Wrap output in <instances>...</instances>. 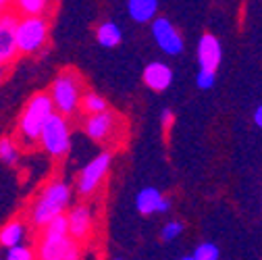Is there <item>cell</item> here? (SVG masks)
I'll return each instance as SVG.
<instances>
[{
	"label": "cell",
	"instance_id": "obj_1",
	"mask_svg": "<svg viewBox=\"0 0 262 260\" xmlns=\"http://www.w3.org/2000/svg\"><path fill=\"white\" fill-rule=\"evenodd\" d=\"M71 202V187L64 179H52L46 187L36 196L34 204L29 210V221L34 227L42 229V227L54 219L56 214H64L67 206Z\"/></svg>",
	"mask_w": 262,
	"mask_h": 260
},
{
	"label": "cell",
	"instance_id": "obj_2",
	"mask_svg": "<svg viewBox=\"0 0 262 260\" xmlns=\"http://www.w3.org/2000/svg\"><path fill=\"white\" fill-rule=\"evenodd\" d=\"M54 113V104L48 92H38L27 100V104L23 106L19 121H17V138L31 146L38 144V136L42 132V127L46 123V119Z\"/></svg>",
	"mask_w": 262,
	"mask_h": 260
},
{
	"label": "cell",
	"instance_id": "obj_3",
	"mask_svg": "<svg viewBox=\"0 0 262 260\" xmlns=\"http://www.w3.org/2000/svg\"><path fill=\"white\" fill-rule=\"evenodd\" d=\"M50 98L54 104V111L64 115V117H71L77 113L79 109V100H81V94H83V83H81V75L73 69L67 71H60L54 81L50 83Z\"/></svg>",
	"mask_w": 262,
	"mask_h": 260
},
{
	"label": "cell",
	"instance_id": "obj_4",
	"mask_svg": "<svg viewBox=\"0 0 262 260\" xmlns=\"http://www.w3.org/2000/svg\"><path fill=\"white\" fill-rule=\"evenodd\" d=\"M50 36V25L44 15H19L15 40L19 54H38L46 44Z\"/></svg>",
	"mask_w": 262,
	"mask_h": 260
},
{
	"label": "cell",
	"instance_id": "obj_5",
	"mask_svg": "<svg viewBox=\"0 0 262 260\" xmlns=\"http://www.w3.org/2000/svg\"><path fill=\"white\" fill-rule=\"evenodd\" d=\"M38 144L52 158H62L67 154L71 148V129H69L67 117L54 111L42 127V132L38 136Z\"/></svg>",
	"mask_w": 262,
	"mask_h": 260
},
{
	"label": "cell",
	"instance_id": "obj_6",
	"mask_svg": "<svg viewBox=\"0 0 262 260\" xmlns=\"http://www.w3.org/2000/svg\"><path fill=\"white\" fill-rule=\"evenodd\" d=\"M36 258L40 260H77L79 242L71 235H42L36 248Z\"/></svg>",
	"mask_w": 262,
	"mask_h": 260
},
{
	"label": "cell",
	"instance_id": "obj_7",
	"mask_svg": "<svg viewBox=\"0 0 262 260\" xmlns=\"http://www.w3.org/2000/svg\"><path fill=\"white\" fill-rule=\"evenodd\" d=\"M17 21H19V13L13 7L0 11V64H5V67H11L21 56L15 40Z\"/></svg>",
	"mask_w": 262,
	"mask_h": 260
},
{
	"label": "cell",
	"instance_id": "obj_8",
	"mask_svg": "<svg viewBox=\"0 0 262 260\" xmlns=\"http://www.w3.org/2000/svg\"><path fill=\"white\" fill-rule=\"evenodd\" d=\"M111 162H113V156L108 152H100L81 169L79 179H77V189L81 196H90V193H94L100 187V183L104 181V177L111 169Z\"/></svg>",
	"mask_w": 262,
	"mask_h": 260
},
{
	"label": "cell",
	"instance_id": "obj_9",
	"mask_svg": "<svg viewBox=\"0 0 262 260\" xmlns=\"http://www.w3.org/2000/svg\"><path fill=\"white\" fill-rule=\"evenodd\" d=\"M150 23H152V36H154V42L158 44V48L165 54L179 56L183 52L185 44H183L181 34L175 29V25L167 17H154Z\"/></svg>",
	"mask_w": 262,
	"mask_h": 260
},
{
	"label": "cell",
	"instance_id": "obj_10",
	"mask_svg": "<svg viewBox=\"0 0 262 260\" xmlns=\"http://www.w3.org/2000/svg\"><path fill=\"white\" fill-rule=\"evenodd\" d=\"M115 123H117V117L108 111L94 113L85 121V134H88V138H92L96 142H106L113 138Z\"/></svg>",
	"mask_w": 262,
	"mask_h": 260
},
{
	"label": "cell",
	"instance_id": "obj_11",
	"mask_svg": "<svg viewBox=\"0 0 262 260\" xmlns=\"http://www.w3.org/2000/svg\"><path fill=\"white\" fill-rule=\"evenodd\" d=\"M64 216H67V229H69V235H71L73 240L81 242V240H85V237L90 235L92 223H94L90 206L79 204V206L71 208Z\"/></svg>",
	"mask_w": 262,
	"mask_h": 260
},
{
	"label": "cell",
	"instance_id": "obj_12",
	"mask_svg": "<svg viewBox=\"0 0 262 260\" xmlns=\"http://www.w3.org/2000/svg\"><path fill=\"white\" fill-rule=\"evenodd\" d=\"M144 83L154 92H165L173 83V71L169 64L154 60L144 69Z\"/></svg>",
	"mask_w": 262,
	"mask_h": 260
},
{
	"label": "cell",
	"instance_id": "obj_13",
	"mask_svg": "<svg viewBox=\"0 0 262 260\" xmlns=\"http://www.w3.org/2000/svg\"><path fill=\"white\" fill-rule=\"evenodd\" d=\"M221 56H223L221 42L212 34H204L198 42V62H200V67L216 71V67L221 64Z\"/></svg>",
	"mask_w": 262,
	"mask_h": 260
},
{
	"label": "cell",
	"instance_id": "obj_14",
	"mask_svg": "<svg viewBox=\"0 0 262 260\" xmlns=\"http://www.w3.org/2000/svg\"><path fill=\"white\" fill-rule=\"evenodd\" d=\"M127 13L136 23H150L158 13V0H127Z\"/></svg>",
	"mask_w": 262,
	"mask_h": 260
},
{
	"label": "cell",
	"instance_id": "obj_15",
	"mask_svg": "<svg viewBox=\"0 0 262 260\" xmlns=\"http://www.w3.org/2000/svg\"><path fill=\"white\" fill-rule=\"evenodd\" d=\"M25 235H27L25 223L19 221V219H13L7 225L0 227V248L7 250L11 246H15V244H21L25 240Z\"/></svg>",
	"mask_w": 262,
	"mask_h": 260
},
{
	"label": "cell",
	"instance_id": "obj_16",
	"mask_svg": "<svg viewBox=\"0 0 262 260\" xmlns=\"http://www.w3.org/2000/svg\"><path fill=\"white\" fill-rule=\"evenodd\" d=\"M162 200V193L156 187H144L138 196H136V208L140 214L150 216L154 212H158V204Z\"/></svg>",
	"mask_w": 262,
	"mask_h": 260
},
{
	"label": "cell",
	"instance_id": "obj_17",
	"mask_svg": "<svg viewBox=\"0 0 262 260\" xmlns=\"http://www.w3.org/2000/svg\"><path fill=\"white\" fill-rule=\"evenodd\" d=\"M121 38H123V31L113 21H104V23L98 25V29H96V40H98V44H100L102 48H115V46H119L121 44Z\"/></svg>",
	"mask_w": 262,
	"mask_h": 260
},
{
	"label": "cell",
	"instance_id": "obj_18",
	"mask_svg": "<svg viewBox=\"0 0 262 260\" xmlns=\"http://www.w3.org/2000/svg\"><path fill=\"white\" fill-rule=\"evenodd\" d=\"M19 158H21V148H19L17 140H13L9 136L0 138V160L9 167H15L19 162Z\"/></svg>",
	"mask_w": 262,
	"mask_h": 260
},
{
	"label": "cell",
	"instance_id": "obj_19",
	"mask_svg": "<svg viewBox=\"0 0 262 260\" xmlns=\"http://www.w3.org/2000/svg\"><path fill=\"white\" fill-rule=\"evenodd\" d=\"M50 0H11V7L19 15H46Z\"/></svg>",
	"mask_w": 262,
	"mask_h": 260
},
{
	"label": "cell",
	"instance_id": "obj_20",
	"mask_svg": "<svg viewBox=\"0 0 262 260\" xmlns=\"http://www.w3.org/2000/svg\"><path fill=\"white\" fill-rule=\"evenodd\" d=\"M79 106H81L88 115H94V113L106 111V100L102 98L100 94H96V92H83V94H81V100H79Z\"/></svg>",
	"mask_w": 262,
	"mask_h": 260
},
{
	"label": "cell",
	"instance_id": "obj_21",
	"mask_svg": "<svg viewBox=\"0 0 262 260\" xmlns=\"http://www.w3.org/2000/svg\"><path fill=\"white\" fill-rule=\"evenodd\" d=\"M5 256H7V260H34L36 258V248H31V246L21 242V244H15V246L7 248Z\"/></svg>",
	"mask_w": 262,
	"mask_h": 260
},
{
	"label": "cell",
	"instance_id": "obj_22",
	"mask_svg": "<svg viewBox=\"0 0 262 260\" xmlns=\"http://www.w3.org/2000/svg\"><path fill=\"white\" fill-rule=\"evenodd\" d=\"M219 256H221L219 246H214V244H200L198 248H195L193 254L183 256V260H216Z\"/></svg>",
	"mask_w": 262,
	"mask_h": 260
},
{
	"label": "cell",
	"instance_id": "obj_23",
	"mask_svg": "<svg viewBox=\"0 0 262 260\" xmlns=\"http://www.w3.org/2000/svg\"><path fill=\"white\" fill-rule=\"evenodd\" d=\"M214 83H216V71L200 67L198 75H195V85H198L200 90H212Z\"/></svg>",
	"mask_w": 262,
	"mask_h": 260
},
{
	"label": "cell",
	"instance_id": "obj_24",
	"mask_svg": "<svg viewBox=\"0 0 262 260\" xmlns=\"http://www.w3.org/2000/svg\"><path fill=\"white\" fill-rule=\"evenodd\" d=\"M181 231H183V223L171 221V223H167L165 227H162L160 240H162V242H173V240H177V237L181 235Z\"/></svg>",
	"mask_w": 262,
	"mask_h": 260
},
{
	"label": "cell",
	"instance_id": "obj_25",
	"mask_svg": "<svg viewBox=\"0 0 262 260\" xmlns=\"http://www.w3.org/2000/svg\"><path fill=\"white\" fill-rule=\"evenodd\" d=\"M254 123H256V125L262 129V104H260V106L254 111Z\"/></svg>",
	"mask_w": 262,
	"mask_h": 260
},
{
	"label": "cell",
	"instance_id": "obj_26",
	"mask_svg": "<svg viewBox=\"0 0 262 260\" xmlns=\"http://www.w3.org/2000/svg\"><path fill=\"white\" fill-rule=\"evenodd\" d=\"M162 121H165L167 125H169V123L173 121V113H171L169 109H165V111H162Z\"/></svg>",
	"mask_w": 262,
	"mask_h": 260
},
{
	"label": "cell",
	"instance_id": "obj_27",
	"mask_svg": "<svg viewBox=\"0 0 262 260\" xmlns=\"http://www.w3.org/2000/svg\"><path fill=\"white\" fill-rule=\"evenodd\" d=\"M5 73H7V67L5 64H0V83H3V79H5Z\"/></svg>",
	"mask_w": 262,
	"mask_h": 260
},
{
	"label": "cell",
	"instance_id": "obj_28",
	"mask_svg": "<svg viewBox=\"0 0 262 260\" xmlns=\"http://www.w3.org/2000/svg\"><path fill=\"white\" fill-rule=\"evenodd\" d=\"M7 7H11V0H0V11L7 9Z\"/></svg>",
	"mask_w": 262,
	"mask_h": 260
}]
</instances>
